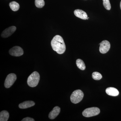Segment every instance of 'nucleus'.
<instances>
[{"label":"nucleus","mask_w":121,"mask_h":121,"mask_svg":"<svg viewBox=\"0 0 121 121\" xmlns=\"http://www.w3.org/2000/svg\"><path fill=\"white\" fill-rule=\"evenodd\" d=\"M51 45L52 49L58 54H62L65 52L66 48L62 37L59 35L54 36L51 42Z\"/></svg>","instance_id":"nucleus-1"},{"label":"nucleus","mask_w":121,"mask_h":121,"mask_svg":"<svg viewBox=\"0 0 121 121\" xmlns=\"http://www.w3.org/2000/svg\"><path fill=\"white\" fill-rule=\"evenodd\" d=\"M39 80V74L37 72L35 71L29 76L27 82L29 86L35 87L38 85Z\"/></svg>","instance_id":"nucleus-2"},{"label":"nucleus","mask_w":121,"mask_h":121,"mask_svg":"<svg viewBox=\"0 0 121 121\" xmlns=\"http://www.w3.org/2000/svg\"><path fill=\"white\" fill-rule=\"evenodd\" d=\"M83 96L84 94L81 90H76L74 91L71 95V101L74 104H77L82 100Z\"/></svg>","instance_id":"nucleus-3"},{"label":"nucleus","mask_w":121,"mask_h":121,"mask_svg":"<svg viewBox=\"0 0 121 121\" xmlns=\"http://www.w3.org/2000/svg\"><path fill=\"white\" fill-rule=\"evenodd\" d=\"M100 113L99 108L96 107H91L86 108L82 112V115L84 117H89L98 115Z\"/></svg>","instance_id":"nucleus-4"},{"label":"nucleus","mask_w":121,"mask_h":121,"mask_svg":"<svg viewBox=\"0 0 121 121\" xmlns=\"http://www.w3.org/2000/svg\"><path fill=\"white\" fill-rule=\"evenodd\" d=\"M17 79V76L15 74L11 73L7 76L4 82V86L5 88L11 87L15 82Z\"/></svg>","instance_id":"nucleus-5"},{"label":"nucleus","mask_w":121,"mask_h":121,"mask_svg":"<svg viewBox=\"0 0 121 121\" xmlns=\"http://www.w3.org/2000/svg\"><path fill=\"white\" fill-rule=\"evenodd\" d=\"M9 52L11 56H21L24 54L23 49L19 46L13 47L9 50Z\"/></svg>","instance_id":"nucleus-6"},{"label":"nucleus","mask_w":121,"mask_h":121,"mask_svg":"<svg viewBox=\"0 0 121 121\" xmlns=\"http://www.w3.org/2000/svg\"><path fill=\"white\" fill-rule=\"evenodd\" d=\"M99 52L102 54H105L109 50L110 44L109 42L107 40H103L99 43Z\"/></svg>","instance_id":"nucleus-7"},{"label":"nucleus","mask_w":121,"mask_h":121,"mask_svg":"<svg viewBox=\"0 0 121 121\" xmlns=\"http://www.w3.org/2000/svg\"><path fill=\"white\" fill-rule=\"evenodd\" d=\"M16 30L15 26H12L9 27L2 32L1 34V37L3 38H7L11 36Z\"/></svg>","instance_id":"nucleus-8"},{"label":"nucleus","mask_w":121,"mask_h":121,"mask_svg":"<svg viewBox=\"0 0 121 121\" xmlns=\"http://www.w3.org/2000/svg\"><path fill=\"white\" fill-rule=\"evenodd\" d=\"M74 13L76 16L82 19L86 20L87 19L88 17L86 13L81 9H76L74 11Z\"/></svg>","instance_id":"nucleus-9"},{"label":"nucleus","mask_w":121,"mask_h":121,"mask_svg":"<svg viewBox=\"0 0 121 121\" xmlns=\"http://www.w3.org/2000/svg\"><path fill=\"white\" fill-rule=\"evenodd\" d=\"M60 108L58 106H56L53 108L52 110L51 111L48 115V117L50 119H55L60 113Z\"/></svg>","instance_id":"nucleus-10"},{"label":"nucleus","mask_w":121,"mask_h":121,"mask_svg":"<svg viewBox=\"0 0 121 121\" xmlns=\"http://www.w3.org/2000/svg\"><path fill=\"white\" fill-rule=\"evenodd\" d=\"M35 105V103L32 101H26L20 104L19 107L20 109H27L32 107Z\"/></svg>","instance_id":"nucleus-11"},{"label":"nucleus","mask_w":121,"mask_h":121,"mask_svg":"<svg viewBox=\"0 0 121 121\" xmlns=\"http://www.w3.org/2000/svg\"><path fill=\"white\" fill-rule=\"evenodd\" d=\"M106 93L108 95L112 96H117L119 95V92L116 88L113 87H109L106 90Z\"/></svg>","instance_id":"nucleus-12"},{"label":"nucleus","mask_w":121,"mask_h":121,"mask_svg":"<svg viewBox=\"0 0 121 121\" xmlns=\"http://www.w3.org/2000/svg\"><path fill=\"white\" fill-rule=\"evenodd\" d=\"M9 117V114L8 111L4 110L0 113V121H7Z\"/></svg>","instance_id":"nucleus-13"},{"label":"nucleus","mask_w":121,"mask_h":121,"mask_svg":"<svg viewBox=\"0 0 121 121\" xmlns=\"http://www.w3.org/2000/svg\"><path fill=\"white\" fill-rule=\"evenodd\" d=\"M76 64L80 70H85L86 69V65L83 61L80 59H78L76 60Z\"/></svg>","instance_id":"nucleus-14"},{"label":"nucleus","mask_w":121,"mask_h":121,"mask_svg":"<svg viewBox=\"0 0 121 121\" xmlns=\"http://www.w3.org/2000/svg\"><path fill=\"white\" fill-rule=\"evenodd\" d=\"M9 5L11 9L13 11H18L19 9V4L15 1H12L10 2L9 4Z\"/></svg>","instance_id":"nucleus-15"},{"label":"nucleus","mask_w":121,"mask_h":121,"mask_svg":"<svg viewBox=\"0 0 121 121\" xmlns=\"http://www.w3.org/2000/svg\"><path fill=\"white\" fill-rule=\"evenodd\" d=\"M35 3L36 6L39 8H43L45 4L44 0H35Z\"/></svg>","instance_id":"nucleus-16"},{"label":"nucleus","mask_w":121,"mask_h":121,"mask_svg":"<svg viewBox=\"0 0 121 121\" xmlns=\"http://www.w3.org/2000/svg\"><path fill=\"white\" fill-rule=\"evenodd\" d=\"M102 78L101 74L98 72H95L92 73V78L95 80H99Z\"/></svg>","instance_id":"nucleus-17"},{"label":"nucleus","mask_w":121,"mask_h":121,"mask_svg":"<svg viewBox=\"0 0 121 121\" xmlns=\"http://www.w3.org/2000/svg\"><path fill=\"white\" fill-rule=\"evenodd\" d=\"M104 7L107 10H110L111 8V5L109 0H103Z\"/></svg>","instance_id":"nucleus-18"},{"label":"nucleus","mask_w":121,"mask_h":121,"mask_svg":"<svg viewBox=\"0 0 121 121\" xmlns=\"http://www.w3.org/2000/svg\"><path fill=\"white\" fill-rule=\"evenodd\" d=\"M22 121H35V120L33 118H31L29 117H27L25 118L24 119H22Z\"/></svg>","instance_id":"nucleus-19"},{"label":"nucleus","mask_w":121,"mask_h":121,"mask_svg":"<svg viewBox=\"0 0 121 121\" xmlns=\"http://www.w3.org/2000/svg\"><path fill=\"white\" fill-rule=\"evenodd\" d=\"M120 8H121V3H120Z\"/></svg>","instance_id":"nucleus-20"}]
</instances>
